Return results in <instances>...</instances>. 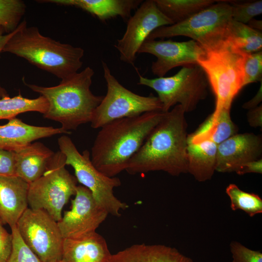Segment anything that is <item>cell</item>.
Returning a JSON list of instances; mask_svg holds the SVG:
<instances>
[{"mask_svg":"<svg viewBox=\"0 0 262 262\" xmlns=\"http://www.w3.org/2000/svg\"><path fill=\"white\" fill-rule=\"evenodd\" d=\"M102 66L107 92L94 112L90 122L92 128H101L118 119L162 111V105L157 97L152 94L143 96L132 92L119 83L103 61Z\"/></svg>","mask_w":262,"mask_h":262,"instance_id":"10","label":"cell"},{"mask_svg":"<svg viewBox=\"0 0 262 262\" xmlns=\"http://www.w3.org/2000/svg\"><path fill=\"white\" fill-rule=\"evenodd\" d=\"M158 8L173 24L182 21L214 4V0H154Z\"/></svg>","mask_w":262,"mask_h":262,"instance_id":"25","label":"cell"},{"mask_svg":"<svg viewBox=\"0 0 262 262\" xmlns=\"http://www.w3.org/2000/svg\"><path fill=\"white\" fill-rule=\"evenodd\" d=\"M47 99L40 96L35 98H24L19 94L13 97L0 98V120L10 119L17 115L29 112H36L44 115L47 111Z\"/></svg>","mask_w":262,"mask_h":262,"instance_id":"26","label":"cell"},{"mask_svg":"<svg viewBox=\"0 0 262 262\" xmlns=\"http://www.w3.org/2000/svg\"><path fill=\"white\" fill-rule=\"evenodd\" d=\"M3 226L0 221V257L7 262L12 248V235Z\"/></svg>","mask_w":262,"mask_h":262,"instance_id":"34","label":"cell"},{"mask_svg":"<svg viewBox=\"0 0 262 262\" xmlns=\"http://www.w3.org/2000/svg\"><path fill=\"white\" fill-rule=\"evenodd\" d=\"M65 156L55 153L43 175L29 184L28 202L33 210L46 212L55 221L62 218L64 206L76 194L77 180L66 168Z\"/></svg>","mask_w":262,"mask_h":262,"instance_id":"9","label":"cell"},{"mask_svg":"<svg viewBox=\"0 0 262 262\" xmlns=\"http://www.w3.org/2000/svg\"><path fill=\"white\" fill-rule=\"evenodd\" d=\"M138 74V84L156 91L164 113L177 105H180L185 113L191 112L208 95V82L198 65L183 66L176 74L169 77L148 79Z\"/></svg>","mask_w":262,"mask_h":262,"instance_id":"6","label":"cell"},{"mask_svg":"<svg viewBox=\"0 0 262 262\" xmlns=\"http://www.w3.org/2000/svg\"><path fill=\"white\" fill-rule=\"evenodd\" d=\"M153 111L112 121L100 128L90 153L91 162L102 174L114 177L125 170L131 159L162 119Z\"/></svg>","mask_w":262,"mask_h":262,"instance_id":"2","label":"cell"},{"mask_svg":"<svg viewBox=\"0 0 262 262\" xmlns=\"http://www.w3.org/2000/svg\"><path fill=\"white\" fill-rule=\"evenodd\" d=\"M173 24L158 8L154 0L143 1L127 20L126 31L115 46L120 60L133 65L136 54L150 34L158 28Z\"/></svg>","mask_w":262,"mask_h":262,"instance_id":"12","label":"cell"},{"mask_svg":"<svg viewBox=\"0 0 262 262\" xmlns=\"http://www.w3.org/2000/svg\"><path fill=\"white\" fill-rule=\"evenodd\" d=\"M16 226L23 241L42 262L62 260L64 238L57 222L46 212L28 208Z\"/></svg>","mask_w":262,"mask_h":262,"instance_id":"11","label":"cell"},{"mask_svg":"<svg viewBox=\"0 0 262 262\" xmlns=\"http://www.w3.org/2000/svg\"><path fill=\"white\" fill-rule=\"evenodd\" d=\"M243 53L229 45L205 51L197 60L215 98L213 114L230 108L235 97L243 87Z\"/></svg>","mask_w":262,"mask_h":262,"instance_id":"7","label":"cell"},{"mask_svg":"<svg viewBox=\"0 0 262 262\" xmlns=\"http://www.w3.org/2000/svg\"><path fill=\"white\" fill-rule=\"evenodd\" d=\"M0 176H16L15 151L0 148Z\"/></svg>","mask_w":262,"mask_h":262,"instance_id":"33","label":"cell"},{"mask_svg":"<svg viewBox=\"0 0 262 262\" xmlns=\"http://www.w3.org/2000/svg\"><path fill=\"white\" fill-rule=\"evenodd\" d=\"M251 28L262 32V20H257L254 18L250 20L247 24Z\"/></svg>","mask_w":262,"mask_h":262,"instance_id":"39","label":"cell"},{"mask_svg":"<svg viewBox=\"0 0 262 262\" xmlns=\"http://www.w3.org/2000/svg\"><path fill=\"white\" fill-rule=\"evenodd\" d=\"M205 51L195 41L177 42L171 40L147 39L138 53H148L157 60L151 66L152 73L164 77L172 69L178 66L197 65L198 58Z\"/></svg>","mask_w":262,"mask_h":262,"instance_id":"14","label":"cell"},{"mask_svg":"<svg viewBox=\"0 0 262 262\" xmlns=\"http://www.w3.org/2000/svg\"><path fill=\"white\" fill-rule=\"evenodd\" d=\"M111 255L105 239L96 232L79 239H64L65 262H109Z\"/></svg>","mask_w":262,"mask_h":262,"instance_id":"18","label":"cell"},{"mask_svg":"<svg viewBox=\"0 0 262 262\" xmlns=\"http://www.w3.org/2000/svg\"><path fill=\"white\" fill-rule=\"evenodd\" d=\"M17 29V28H16ZM16 30L10 33L4 34L5 32L4 29L0 26V52L2 49L10 38L14 35ZM9 97L7 91L2 87L0 84V98Z\"/></svg>","mask_w":262,"mask_h":262,"instance_id":"37","label":"cell"},{"mask_svg":"<svg viewBox=\"0 0 262 262\" xmlns=\"http://www.w3.org/2000/svg\"><path fill=\"white\" fill-rule=\"evenodd\" d=\"M231 7L232 20L247 24L256 16L262 13V0L248 2H229Z\"/></svg>","mask_w":262,"mask_h":262,"instance_id":"31","label":"cell"},{"mask_svg":"<svg viewBox=\"0 0 262 262\" xmlns=\"http://www.w3.org/2000/svg\"><path fill=\"white\" fill-rule=\"evenodd\" d=\"M58 262H65L63 260H62Z\"/></svg>","mask_w":262,"mask_h":262,"instance_id":"41","label":"cell"},{"mask_svg":"<svg viewBox=\"0 0 262 262\" xmlns=\"http://www.w3.org/2000/svg\"><path fill=\"white\" fill-rule=\"evenodd\" d=\"M232 19L229 1L217 0L182 21L157 28L147 39L183 36L196 42L205 51H213L227 45L228 29Z\"/></svg>","mask_w":262,"mask_h":262,"instance_id":"5","label":"cell"},{"mask_svg":"<svg viewBox=\"0 0 262 262\" xmlns=\"http://www.w3.org/2000/svg\"><path fill=\"white\" fill-rule=\"evenodd\" d=\"M232 262H262V253L250 249L238 242L233 241L230 244Z\"/></svg>","mask_w":262,"mask_h":262,"instance_id":"32","label":"cell"},{"mask_svg":"<svg viewBox=\"0 0 262 262\" xmlns=\"http://www.w3.org/2000/svg\"><path fill=\"white\" fill-rule=\"evenodd\" d=\"M11 229L12 248L7 262H42L23 241L16 226Z\"/></svg>","mask_w":262,"mask_h":262,"instance_id":"30","label":"cell"},{"mask_svg":"<svg viewBox=\"0 0 262 262\" xmlns=\"http://www.w3.org/2000/svg\"><path fill=\"white\" fill-rule=\"evenodd\" d=\"M262 154L261 136L236 133L217 145L215 171L236 172L244 164L262 158Z\"/></svg>","mask_w":262,"mask_h":262,"instance_id":"15","label":"cell"},{"mask_svg":"<svg viewBox=\"0 0 262 262\" xmlns=\"http://www.w3.org/2000/svg\"><path fill=\"white\" fill-rule=\"evenodd\" d=\"M226 193L230 198L232 210H242L250 217L262 213V199L258 195L244 191L234 183L227 187Z\"/></svg>","mask_w":262,"mask_h":262,"instance_id":"27","label":"cell"},{"mask_svg":"<svg viewBox=\"0 0 262 262\" xmlns=\"http://www.w3.org/2000/svg\"><path fill=\"white\" fill-rule=\"evenodd\" d=\"M58 144L59 151L65 156L66 165L73 168L77 181L90 191L97 203L108 214L119 217L121 211L129 207L114 194V189L121 185L120 179L106 176L98 170L91 162L90 152L85 150L80 153L67 135L59 137Z\"/></svg>","mask_w":262,"mask_h":262,"instance_id":"8","label":"cell"},{"mask_svg":"<svg viewBox=\"0 0 262 262\" xmlns=\"http://www.w3.org/2000/svg\"><path fill=\"white\" fill-rule=\"evenodd\" d=\"M242 70L243 87L262 81V51L244 54Z\"/></svg>","mask_w":262,"mask_h":262,"instance_id":"29","label":"cell"},{"mask_svg":"<svg viewBox=\"0 0 262 262\" xmlns=\"http://www.w3.org/2000/svg\"><path fill=\"white\" fill-rule=\"evenodd\" d=\"M247 120L249 125L253 128L262 127V105L248 110L247 113Z\"/></svg>","mask_w":262,"mask_h":262,"instance_id":"35","label":"cell"},{"mask_svg":"<svg viewBox=\"0 0 262 262\" xmlns=\"http://www.w3.org/2000/svg\"><path fill=\"white\" fill-rule=\"evenodd\" d=\"M93 69L89 66L61 80L56 86L44 87L27 83L25 85L44 97L48 103L44 117L57 121L66 131L76 130L81 125L90 122L94 112L103 96L90 90Z\"/></svg>","mask_w":262,"mask_h":262,"instance_id":"3","label":"cell"},{"mask_svg":"<svg viewBox=\"0 0 262 262\" xmlns=\"http://www.w3.org/2000/svg\"><path fill=\"white\" fill-rule=\"evenodd\" d=\"M39 2L74 6L97 17L101 21L119 16L128 19L133 10L143 2L141 0H43Z\"/></svg>","mask_w":262,"mask_h":262,"instance_id":"20","label":"cell"},{"mask_svg":"<svg viewBox=\"0 0 262 262\" xmlns=\"http://www.w3.org/2000/svg\"><path fill=\"white\" fill-rule=\"evenodd\" d=\"M262 100V81H261L260 88L255 96L249 101L245 102L242 107L245 109H253L259 105Z\"/></svg>","mask_w":262,"mask_h":262,"instance_id":"38","label":"cell"},{"mask_svg":"<svg viewBox=\"0 0 262 262\" xmlns=\"http://www.w3.org/2000/svg\"><path fill=\"white\" fill-rule=\"evenodd\" d=\"M71 133L61 127L31 125L15 117L0 126V148L15 151L39 139Z\"/></svg>","mask_w":262,"mask_h":262,"instance_id":"17","label":"cell"},{"mask_svg":"<svg viewBox=\"0 0 262 262\" xmlns=\"http://www.w3.org/2000/svg\"><path fill=\"white\" fill-rule=\"evenodd\" d=\"M109 262H194L174 247L163 245L136 244L115 254Z\"/></svg>","mask_w":262,"mask_h":262,"instance_id":"21","label":"cell"},{"mask_svg":"<svg viewBox=\"0 0 262 262\" xmlns=\"http://www.w3.org/2000/svg\"><path fill=\"white\" fill-rule=\"evenodd\" d=\"M29 183L16 176H0V221L10 228L28 208Z\"/></svg>","mask_w":262,"mask_h":262,"instance_id":"16","label":"cell"},{"mask_svg":"<svg viewBox=\"0 0 262 262\" xmlns=\"http://www.w3.org/2000/svg\"><path fill=\"white\" fill-rule=\"evenodd\" d=\"M185 112L180 105L164 113L160 122L129 162L130 174L162 171L178 176L187 171L188 133Z\"/></svg>","mask_w":262,"mask_h":262,"instance_id":"1","label":"cell"},{"mask_svg":"<svg viewBox=\"0 0 262 262\" xmlns=\"http://www.w3.org/2000/svg\"><path fill=\"white\" fill-rule=\"evenodd\" d=\"M75 196L70 210L57 222L64 239H79L96 232L108 215L86 187L77 186Z\"/></svg>","mask_w":262,"mask_h":262,"instance_id":"13","label":"cell"},{"mask_svg":"<svg viewBox=\"0 0 262 262\" xmlns=\"http://www.w3.org/2000/svg\"><path fill=\"white\" fill-rule=\"evenodd\" d=\"M26 5L21 0H0V26L6 33L15 31L25 14Z\"/></svg>","mask_w":262,"mask_h":262,"instance_id":"28","label":"cell"},{"mask_svg":"<svg viewBox=\"0 0 262 262\" xmlns=\"http://www.w3.org/2000/svg\"><path fill=\"white\" fill-rule=\"evenodd\" d=\"M2 52L23 58L31 64L61 80L78 72L82 65L84 50L41 34L36 27H28L24 19Z\"/></svg>","mask_w":262,"mask_h":262,"instance_id":"4","label":"cell"},{"mask_svg":"<svg viewBox=\"0 0 262 262\" xmlns=\"http://www.w3.org/2000/svg\"><path fill=\"white\" fill-rule=\"evenodd\" d=\"M239 175L246 173H262V159L247 162L243 165L236 172Z\"/></svg>","mask_w":262,"mask_h":262,"instance_id":"36","label":"cell"},{"mask_svg":"<svg viewBox=\"0 0 262 262\" xmlns=\"http://www.w3.org/2000/svg\"><path fill=\"white\" fill-rule=\"evenodd\" d=\"M0 262H6L5 261H4L2 259H1V258L0 257Z\"/></svg>","mask_w":262,"mask_h":262,"instance_id":"40","label":"cell"},{"mask_svg":"<svg viewBox=\"0 0 262 262\" xmlns=\"http://www.w3.org/2000/svg\"><path fill=\"white\" fill-rule=\"evenodd\" d=\"M217 145L205 141L193 143L188 141L187 171L199 182L210 180L215 171Z\"/></svg>","mask_w":262,"mask_h":262,"instance_id":"23","label":"cell"},{"mask_svg":"<svg viewBox=\"0 0 262 262\" xmlns=\"http://www.w3.org/2000/svg\"><path fill=\"white\" fill-rule=\"evenodd\" d=\"M227 44L243 54L261 51L262 48V32L232 19L228 27Z\"/></svg>","mask_w":262,"mask_h":262,"instance_id":"24","label":"cell"},{"mask_svg":"<svg viewBox=\"0 0 262 262\" xmlns=\"http://www.w3.org/2000/svg\"><path fill=\"white\" fill-rule=\"evenodd\" d=\"M15 153L16 175L29 184L43 175L55 153L38 142L32 143Z\"/></svg>","mask_w":262,"mask_h":262,"instance_id":"19","label":"cell"},{"mask_svg":"<svg viewBox=\"0 0 262 262\" xmlns=\"http://www.w3.org/2000/svg\"><path fill=\"white\" fill-rule=\"evenodd\" d=\"M230 108H223L217 114H211L193 133L188 141L193 143L209 141L218 145L238 132V127L231 119Z\"/></svg>","mask_w":262,"mask_h":262,"instance_id":"22","label":"cell"}]
</instances>
